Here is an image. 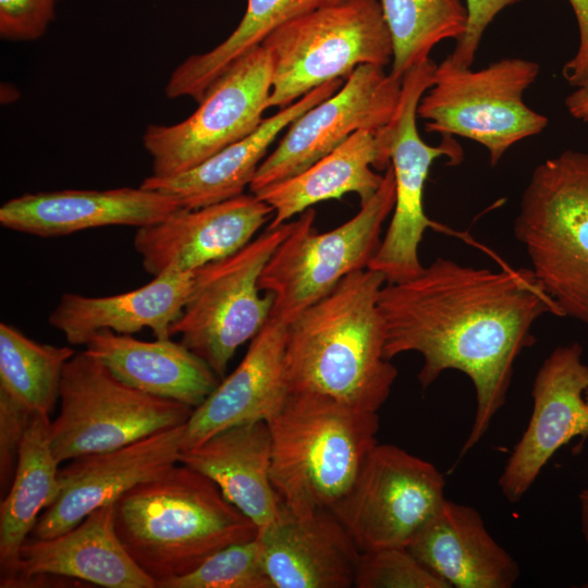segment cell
<instances>
[{"label": "cell", "mask_w": 588, "mask_h": 588, "mask_svg": "<svg viewBox=\"0 0 588 588\" xmlns=\"http://www.w3.org/2000/svg\"><path fill=\"white\" fill-rule=\"evenodd\" d=\"M378 306L384 357L419 353L422 389L449 369L473 382L476 411L460 456L479 443L504 406L515 362L536 342L535 322L544 314L561 317L531 269L494 271L442 257L415 278L385 283Z\"/></svg>", "instance_id": "1"}, {"label": "cell", "mask_w": 588, "mask_h": 588, "mask_svg": "<svg viewBox=\"0 0 588 588\" xmlns=\"http://www.w3.org/2000/svg\"><path fill=\"white\" fill-rule=\"evenodd\" d=\"M384 284L375 270L352 272L287 324L290 392H313L378 413L397 377L383 352L378 299Z\"/></svg>", "instance_id": "2"}, {"label": "cell", "mask_w": 588, "mask_h": 588, "mask_svg": "<svg viewBox=\"0 0 588 588\" xmlns=\"http://www.w3.org/2000/svg\"><path fill=\"white\" fill-rule=\"evenodd\" d=\"M113 520L124 548L156 588L220 549L258 536L256 525L212 480L181 463L118 498Z\"/></svg>", "instance_id": "3"}, {"label": "cell", "mask_w": 588, "mask_h": 588, "mask_svg": "<svg viewBox=\"0 0 588 588\" xmlns=\"http://www.w3.org/2000/svg\"><path fill=\"white\" fill-rule=\"evenodd\" d=\"M267 422L273 488L284 507L299 516L331 510L378 443V413L313 392H290Z\"/></svg>", "instance_id": "4"}, {"label": "cell", "mask_w": 588, "mask_h": 588, "mask_svg": "<svg viewBox=\"0 0 588 588\" xmlns=\"http://www.w3.org/2000/svg\"><path fill=\"white\" fill-rule=\"evenodd\" d=\"M513 232L560 316L588 324V151L567 149L534 169Z\"/></svg>", "instance_id": "5"}, {"label": "cell", "mask_w": 588, "mask_h": 588, "mask_svg": "<svg viewBox=\"0 0 588 588\" xmlns=\"http://www.w3.org/2000/svg\"><path fill=\"white\" fill-rule=\"evenodd\" d=\"M273 64L269 108H285L358 66L384 68L393 44L378 0H343L297 16L261 42Z\"/></svg>", "instance_id": "6"}, {"label": "cell", "mask_w": 588, "mask_h": 588, "mask_svg": "<svg viewBox=\"0 0 588 588\" xmlns=\"http://www.w3.org/2000/svg\"><path fill=\"white\" fill-rule=\"evenodd\" d=\"M394 203L395 181L390 164L375 195L338 228L318 233L314 228L315 209L302 212L259 278L260 291L273 296L269 318L289 324L346 275L366 269L380 246L382 224Z\"/></svg>", "instance_id": "7"}, {"label": "cell", "mask_w": 588, "mask_h": 588, "mask_svg": "<svg viewBox=\"0 0 588 588\" xmlns=\"http://www.w3.org/2000/svg\"><path fill=\"white\" fill-rule=\"evenodd\" d=\"M539 72V63L523 58H503L477 71L445 58L437 64L417 115L428 121L429 133L480 144L494 167L513 145L540 134L549 123L524 101Z\"/></svg>", "instance_id": "8"}, {"label": "cell", "mask_w": 588, "mask_h": 588, "mask_svg": "<svg viewBox=\"0 0 588 588\" xmlns=\"http://www.w3.org/2000/svg\"><path fill=\"white\" fill-rule=\"evenodd\" d=\"M59 402V414L50 424L59 463L185 425L194 409L125 384L85 351L65 364Z\"/></svg>", "instance_id": "9"}, {"label": "cell", "mask_w": 588, "mask_h": 588, "mask_svg": "<svg viewBox=\"0 0 588 588\" xmlns=\"http://www.w3.org/2000/svg\"><path fill=\"white\" fill-rule=\"evenodd\" d=\"M292 222L268 229L238 252L195 270L189 297L171 328L181 343L222 378L236 350L269 320L273 296H260V274Z\"/></svg>", "instance_id": "10"}, {"label": "cell", "mask_w": 588, "mask_h": 588, "mask_svg": "<svg viewBox=\"0 0 588 588\" xmlns=\"http://www.w3.org/2000/svg\"><path fill=\"white\" fill-rule=\"evenodd\" d=\"M437 64L427 60L407 71L402 78L399 106L390 122V160L395 181V203L389 228L367 268L380 272L385 283L417 277L425 267L418 250L427 229L455 234L431 220L424 210V191L430 167L448 157L454 166L463 160V149L452 136H442L438 146L425 143L417 130V108L433 84Z\"/></svg>", "instance_id": "11"}, {"label": "cell", "mask_w": 588, "mask_h": 588, "mask_svg": "<svg viewBox=\"0 0 588 588\" xmlns=\"http://www.w3.org/2000/svg\"><path fill=\"white\" fill-rule=\"evenodd\" d=\"M445 479L430 462L377 443L332 513L363 551L408 547L443 504Z\"/></svg>", "instance_id": "12"}, {"label": "cell", "mask_w": 588, "mask_h": 588, "mask_svg": "<svg viewBox=\"0 0 588 588\" xmlns=\"http://www.w3.org/2000/svg\"><path fill=\"white\" fill-rule=\"evenodd\" d=\"M272 78L270 52L259 45L210 85L188 118L173 125H148L143 145L151 157V175L186 171L253 133L269 109Z\"/></svg>", "instance_id": "13"}, {"label": "cell", "mask_w": 588, "mask_h": 588, "mask_svg": "<svg viewBox=\"0 0 588 588\" xmlns=\"http://www.w3.org/2000/svg\"><path fill=\"white\" fill-rule=\"evenodd\" d=\"M402 79L384 68L358 66L330 97L311 107L286 128L274 150L259 164L250 193L294 176L359 130H380L394 118Z\"/></svg>", "instance_id": "14"}, {"label": "cell", "mask_w": 588, "mask_h": 588, "mask_svg": "<svg viewBox=\"0 0 588 588\" xmlns=\"http://www.w3.org/2000/svg\"><path fill=\"white\" fill-rule=\"evenodd\" d=\"M578 342L555 347L536 373L532 412L513 448L498 485L503 497L519 501L559 449L588 437V365Z\"/></svg>", "instance_id": "15"}, {"label": "cell", "mask_w": 588, "mask_h": 588, "mask_svg": "<svg viewBox=\"0 0 588 588\" xmlns=\"http://www.w3.org/2000/svg\"><path fill=\"white\" fill-rule=\"evenodd\" d=\"M185 425L156 432L124 446L79 456L59 469V492L29 537L68 531L95 510L114 502L136 485L179 463Z\"/></svg>", "instance_id": "16"}, {"label": "cell", "mask_w": 588, "mask_h": 588, "mask_svg": "<svg viewBox=\"0 0 588 588\" xmlns=\"http://www.w3.org/2000/svg\"><path fill=\"white\" fill-rule=\"evenodd\" d=\"M273 217L253 193L196 209L180 208L166 219L138 228L133 245L146 272H189L246 246Z\"/></svg>", "instance_id": "17"}, {"label": "cell", "mask_w": 588, "mask_h": 588, "mask_svg": "<svg viewBox=\"0 0 588 588\" xmlns=\"http://www.w3.org/2000/svg\"><path fill=\"white\" fill-rule=\"evenodd\" d=\"M181 208L164 193L138 187L62 189L25 194L0 207L1 226L24 234L56 237L79 231L159 222Z\"/></svg>", "instance_id": "18"}, {"label": "cell", "mask_w": 588, "mask_h": 588, "mask_svg": "<svg viewBox=\"0 0 588 588\" xmlns=\"http://www.w3.org/2000/svg\"><path fill=\"white\" fill-rule=\"evenodd\" d=\"M287 324L269 318L237 367L193 409L185 424L182 450L245 422L268 421L285 403L289 381L285 365Z\"/></svg>", "instance_id": "19"}, {"label": "cell", "mask_w": 588, "mask_h": 588, "mask_svg": "<svg viewBox=\"0 0 588 588\" xmlns=\"http://www.w3.org/2000/svg\"><path fill=\"white\" fill-rule=\"evenodd\" d=\"M273 588H350L362 551L331 510L294 515L258 534Z\"/></svg>", "instance_id": "20"}, {"label": "cell", "mask_w": 588, "mask_h": 588, "mask_svg": "<svg viewBox=\"0 0 588 588\" xmlns=\"http://www.w3.org/2000/svg\"><path fill=\"white\" fill-rule=\"evenodd\" d=\"M113 503L95 510L68 531L28 537L20 550L15 587L45 576H63L107 588H156L118 537Z\"/></svg>", "instance_id": "21"}, {"label": "cell", "mask_w": 588, "mask_h": 588, "mask_svg": "<svg viewBox=\"0 0 588 588\" xmlns=\"http://www.w3.org/2000/svg\"><path fill=\"white\" fill-rule=\"evenodd\" d=\"M195 271H169L147 284L109 296L64 293L48 322L69 344L84 345L100 330L132 334L147 328L156 339H171V328L189 297Z\"/></svg>", "instance_id": "22"}, {"label": "cell", "mask_w": 588, "mask_h": 588, "mask_svg": "<svg viewBox=\"0 0 588 588\" xmlns=\"http://www.w3.org/2000/svg\"><path fill=\"white\" fill-rule=\"evenodd\" d=\"M271 453L268 422L256 420L226 428L182 450L179 463L212 480L260 534L277 523L284 510L271 481Z\"/></svg>", "instance_id": "23"}, {"label": "cell", "mask_w": 588, "mask_h": 588, "mask_svg": "<svg viewBox=\"0 0 588 588\" xmlns=\"http://www.w3.org/2000/svg\"><path fill=\"white\" fill-rule=\"evenodd\" d=\"M390 123L380 130H359L303 172L256 193L273 209L268 229H274L314 205L355 193L360 205L380 187L391 164Z\"/></svg>", "instance_id": "24"}, {"label": "cell", "mask_w": 588, "mask_h": 588, "mask_svg": "<svg viewBox=\"0 0 588 588\" xmlns=\"http://www.w3.org/2000/svg\"><path fill=\"white\" fill-rule=\"evenodd\" d=\"M407 548L450 588H512L520 575L480 513L448 499Z\"/></svg>", "instance_id": "25"}, {"label": "cell", "mask_w": 588, "mask_h": 588, "mask_svg": "<svg viewBox=\"0 0 588 588\" xmlns=\"http://www.w3.org/2000/svg\"><path fill=\"white\" fill-rule=\"evenodd\" d=\"M344 79L328 82L266 118L249 135L197 166L171 176H147L140 186L174 197L181 208L196 209L244 194L275 138L301 114L330 97Z\"/></svg>", "instance_id": "26"}, {"label": "cell", "mask_w": 588, "mask_h": 588, "mask_svg": "<svg viewBox=\"0 0 588 588\" xmlns=\"http://www.w3.org/2000/svg\"><path fill=\"white\" fill-rule=\"evenodd\" d=\"M84 351L125 384L193 408L220 382L205 360L171 339L147 342L100 330L90 336Z\"/></svg>", "instance_id": "27"}, {"label": "cell", "mask_w": 588, "mask_h": 588, "mask_svg": "<svg viewBox=\"0 0 588 588\" xmlns=\"http://www.w3.org/2000/svg\"><path fill=\"white\" fill-rule=\"evenodd\" d=\"M50 416L34 414L19 451L13 480L0 506V586L15 587L20 550L59 492Z\"/></svg>", "instance_id": "28"}, {"label": "cell", "mask_w": 588, "mask_h": 588, "mask_svg": "<svg viewBox=\"0 0 588 588\" xmlns=\"http://www.w3.org/2000/svg\"><path fill=\"white\" fill-rule=\"evenodd\" d=\"M343 0H247L236 28L221 44L187 57L177 65L166 85L169 98L188 96L201 100L210 85L237 59L261 45L280 25Z\"/></svg>", "instance_id": "29"}, {"label": "cell", "mask_w": 588, "mask_h": 588, "mask_svg": "<svg viewBox=\"0 0 588 588\" xmlns=\"http://www.w3.org/2000/svg\"><path fill=\"white\" fill-rule=\"evenodd\" d=\"M76 352L70 346L38 343L0 323V392L32 414L49 415L59 401L63 370Z\"/></svg>", "instance_id": "30"}, {"label": "cell", "mask_w": 588, "mask_h": 588, "mask_svg": "<svg viewBox=\"0 0 588 588\" xmlns=\"http://www.w3.org/2000/svg\"><path fill=\"white\" fill-rule=\"evenodd\" d=\"M379 2L393 44L390 73L396 78L429 60L439 42L461 39L467 27V9L461 0Z\"/></svg>", "instance_id": "31"}, {"label": "cell", "mask_w": 588, "mask_h": 588, "mask_svg": "<svg viewBox=\"0 0 588 588\" xmlns=\"http://www.w3.org/2000/svg\"><path fill=\"white\" fill-rule=\"evenodd\" d=\"M157 588H273L264 566L262 544L255 539L229 544L180 577Z\"/></svg>", "instance_id": "32"}, {"label": "cell", "mask_w": 588, "mask_h": 588, "mask_svg": "<svg viewBox=\"0 0 588 588\" xmlns=\"http://www.w3.org/2000/svg\"><path fill=\"white\" fill-rule=\"evenodd\" d=\"M355 588H450L429 571L407 547L363 551Z\"/></svg>", "instance_id": "33"}, {"label": "cell", "mask_w": 588, "mask_h": 588, "mask_svg": "<svg viewBox=\"0 0 588 588\" xmlns=\"http://www.w3.org/2000/svg\"><path fill=\"white\" fill-rule=\"evenodd\" d=\"M59 0H0V35L13 41L40 38L54 19Z\"/></svg>", "instance_id": "34"}, {"label": "cell", "mask_w": 588, "mask_h": 588, "mask_svg": "<svg viewBox=\"0 0 588 588\" xmlns=\"http://www.w3.org/2000/svg\"><path fill=\"white\" fill-rule=\"evenodd\" d=\"M34 414L0 392V483L7 492L13 480L19 451Z\"/></svg>", "instance_id": "35"}, {"label": "cell", "mask_w": 588, "mask_h": 588, "mask_svg": "<svg viewBox=\"0 0 588 588\" xmlns=\"http://www.w3.org/2000/svg\"><path fill=\"white\" fill-rule=\"evenodd\" d=\"M523 0H466L467 27L446 59L454 65L470 68L482 35L493 19L506 7Z\"/></svg>", "instance_id": "36"}, {"label": "cell", "mask_w": 588, "mask_h": 588, "mask_svg": "<svg viewBox=\"0 0 588 588\" xmlns=\"http://www.w3.org/2000/svg\"><path fill=\"white\" fill-rule=\"evenodd\" d=\"M576 17L579 44L575 54L563 65V78L574 87L588 82V0H568Z\"/></svg>", "instance_id": "37"}, {"label": "cell", "mask_w": 588, "mask_h": 588, "mask_svg": "<svg viewBox=\"0 0 588 588\" xmlns=\"http://www.w3.org/2000/svg\"><path fill=\"white\" fill-rule=\"evenodd\" d=\"M565 108L575 120L588 122V82L575 87L564 100Z\"/></svg>", "instance_id": "38"}, {"label": "cell", "mask_w": 588, "mask_h": 588, "mask_svg": "<svg viewBox=\"0 0 588 588\" xmlns=\"http://www.w3.org/2000/svg\"><path fill=\"white\" fill-rule=\"evenodd\" d=\"M580 510V526L581 532L588 551V487L583 489L578 495ZM588 587V585H586Z\"/></svg>", "instance_id": "39"}, {"label": "cell", "mask_w": 588, "mask_h": 588, "mask_svg": "<svg viewBox=\"0 0 588 588\" xmlns=\"http://www.w3.org/2000/svg\"><path fill=\"white\" fill-rule=\"evenodd\" d=\"M585 399H586V402L588 403V388L585 391Z\"/></svg>", "instance_id": "40"}]
</instances>
